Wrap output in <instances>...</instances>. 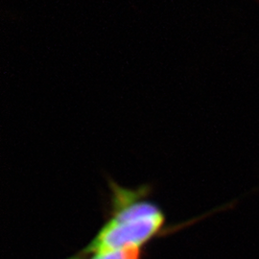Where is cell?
I'll use <instances>...</instances> for the list:
<instances>
[{"mask_svg": "<svg viewBox=\"0 0 259 259\" xmlns=\"http://www.w3.org/2000/svg\"><path fill=\"white\" fill-rule=\"evenodd\" d=\"M164 214L144 192L112 186L110 218L83 249L90 255L102 250L140 247L157 235L164 225Z\"/></svg>", "mask_w": 259, "mask_h": 259, "instance_id": "cell-1", "label": "cell"}, {"mask_svg": "<svg viewBox=\"0 0 259 259\" xmlns=\"http://www.w3.org/2000/svg\"><path fill=\"white\" fill-rule=\"evenodd\" d=\"M87 257H88V255L84 254L83 251H81V252H79V253L76 254V255H73V256H71V257H67V258L65 259H87Z\"/></svg>", "mask_w": 259, "mask_h": 259, "instance_id": "cell-3", "label": "cell"}, {"mask_svg": "<svg viewBox=\"0 0 259 259\" xmlns=\"http://www.w3.org/2000/svg\"><path fill=\"white\" fill-rule=\"evenodd\" d=\"M142 248L124 247L114 250H102L88 255L87 259H141Z\"/></svg>", "mask_w": 259, "mask_h": 259, "instance_id": "cell-2", "label": "cell"}]
</instances>
